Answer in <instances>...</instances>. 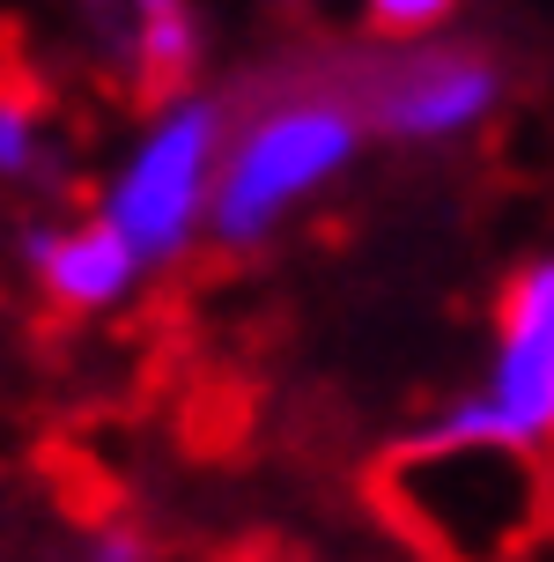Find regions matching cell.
I'll return each mask as SVG.
<instances>
[{"label": "cell", "instance_id": "obj_1", "mask_svg": "<svg viewBox=\"0 0 554 562\" xmlns=\"http://www.w3.org/2000/svg\"><path fill=\"white\" fill-rule=\"evenodd\" d=\"M370 119L348 89L304 82L259 104L251 119L229 126L215 170V207H207V245L215 252H259L304 215L310 200H326L355 170Z\"/></svg>", "mask_w": 554, "mask_h": 562}, {"label": "cell", "instance_id": "obj_7", "mask_svg": "<svg viewBox=\"0 0 554 562\" xmlns=\"http://www.w3.org/2000/svg\"><path fill=\"white\" fill-rule=\"evenodd\" d=\"M45 164H53V112L23 89H0V186H30Z\"/></svg>", "mask_w": 554, "mask_h": 562}, {"label": "cell", "instance_id": "obj_3", "mask_svg": "<svg viewBox=\"0 0 554 562\" xmlns=\"http://www.w3.org/2000/svg\"><path fill=\"white\" fill-rule=\"evenodd\" d=\"M229 126L237 119L222 112V97L185 89L178 104H156L140 119L126 156L111 164L97 215L126 237V252L148 274H163L193 245H207V207H215V170L229 148Z\"/></svg>", "mask_w": 554, "mask_h": 562}, {"label": "cell", "instance_id": "obj_4", "mask_svg": "<svg viewBox=\"0 0 554 562\" xmlns=\"http://www.w3.org/2000/svg\"><path fill=\"white\" fill-rule=\"evenodd\" d=\"M362 119L377 140L399 148H451L473 140L502 104V67L488 53H459V45H421V53L392 59L385 75L355 89Z\"/></svg>", "mask_w": 554, "mask_h": 562}, {"label": "cell", "instance_id": "obj_5", "mask_svg": "<svg viewBox=\"0 0 554 562\" xmlns=\"http://www.w3.org/2000/svg\"><path fill=\"white\" fill-rule=\"evenodd\" d=\"M15 252H23V274L45 289V304L67 311V318H111V311L134 304L140 281H148V267L126 252V237L104 215H82V223H23Z\"/></svg>", "mask_w": 554, "mask_h": 562}, {"label": "cell", "instance_id": "obj_6", "mask_svg": "<svg viewBox=\"0 0 554 562\" xmlns=\"http://www.w3.org/2000/svg\"><path fill=\"white\" fill-rule=\"evenodd\" d=\"M126 59H134V89L148 104H178L200 67V8L193 0H134Z\"/></svg>", "mask_w": 554, "mask_h": 562}, {"label": "cell", "instance_id": "obj_2", "mask_svg": "<svg viewBox=\"0 0 554 562\" xmlns=\"http://www.w3.org/2000/svg\"><path fill=\"white\" fill-rule=\"evenodd\" d=\"M554 445V252H532L496 296V348L480 385L443 400L399 445V459H451V451H532Z\"/></svg>", "mask_w": 554, "mask_h": 562}, {"label": "cell", "instance_id": "obj_8", "mask_svg": "<svg viewBox=\"0 0 554 562\" xmlns=\"http://www.w3.org/2000/svg\"><path fill=\"white\" fill-rule=\"evenodd\" d=\"M362 23L377 30V37H407V45H421V37H437L466 0H355Z\"/></svg>", "mask_w": 554, "mask_h": 562}, {"label": "cell", "instance_id": "obj_9", "mask_svg": "<svg viewBox=\"0 0 554 562\" xmlns=\"http://www.w3.org/2000/svg\"><path fill=\"white\" fill-rule=\"evenodd\" d=\"M67 562H156V548H148V533H140V526L104 518V526H89V533L75 540V555H67Z\"/></svg>", "mask_w": 554, "mask_h": 562}]
</instances>
